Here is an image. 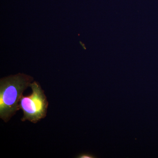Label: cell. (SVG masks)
I'll list each match as a JSON object with an SVG mask.
<instances>
[{"instance_id":"1","label":"cell","mask_w":158,"mask_h":158,"mask_svg":"<svg viewBox=\"0 0 158 158\" xmlns=\"http://www.w3.org/2000/svg\"><path fill=\"white\" fill-rule=\"evenodd\" d=\"M33 78L19 73L5 77L0 81V117L5 122L20 109L19 102L24 90L30 86Z\"/></svg>"},{"instance_id":"2","label":"cell","mask_w":158,"mask_h":158,"mask_svg":"<svg viewBox=\"0 0 158 158\" xmlns=\"http://www.w3.org/2000/svg\"><path fill=\"white\" fill-rule=\"evenodd\" d=\"M30 87L32 93L29 96H23L20 100L19 108L23 112L22 120L36 123L45 118L48 107V102L38 82H33Z\"/></svg>"},{"instance_id":"3","label":"cell","mask_w":158,"mask_h":158,"mask_svg":"<svg viewBox=\"0 0 158 158\" xmlns=\"http://www.w3.org/2000/svg\"><path fill=\"white\" fill-rule=\"evenodd\" d=\"M77 158H95L94 156L93 155L90 154L89 153H82L81 154L79 155Z\"/></svg>"}]
</instances>
